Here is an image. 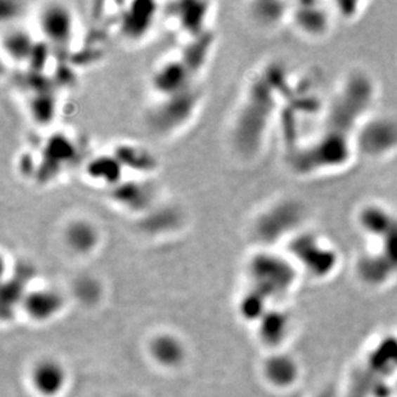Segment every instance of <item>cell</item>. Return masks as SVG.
Wrapping results in <instances>:
<instances>
[{"mask_svg": "<svg viewBox=\"0 0 397 397\" xmlns=\"http://www.w3.org/2000/svg\"><path fill=\"white\" fill-rule=\"evenodd\" d=\"M373 84L367 76L355 75L346 82L333 102L322 136L297 155L296 167L315 173L344 165L351 156V135L358 133L360 117L373 98Z\"/></svg>", "mask_w": 397, "mask_h": 397, "instance_id": "cell-1", "label": "cell"}, {"mask_svg": "<svg viewBox=\"0 0 397 397\" xmlns=\"http://www.w3.org/2000/svg\"><path fill=\"white\" fill-rule=\"evenodd\" d=\"M358 225L375 243L373 251L361 260V269L383 275L397 270V214L381 204H367L360 210Z\"/></svg>", "mask_w": 397, "mask_h": 397, "instance_id": "cell-2", "label": "cell"}, {"mask_svg": "<svg viewBox=\"0 0 397 397\" xmlns=\"http://www.w3.org/2000/svg\"><path fill=\"white\" fill-rule=\"evenodd\" d=\"M247 269L251 280L249 288L263 299L268 296L266 300L273 294L285 292L292 283L293 270L282 256L259 252L252 256Z\"/></svg>", "mask_w": 397, "mask_h": 397, "instance_id": "cell-3", "label": "cell"}, {"mask_svg": "<svg viewBox=\"0 0 397 397\" xmlns=\"http://www.w3.org/2000/svg\"><path fill=\"white\" fill-rule=\"evenodd\" d=\"M353 145L367 157L389 156L397 150V121L377 117L360 125Z\"/></svg>", "mask_w": 397, "mask_h": 397, "instance_id": "cell-4", "label": "cell"}, {"mask_svg": "<svg viewBox=\"0 0 397 397\" xmlns=\"http://www.w3.org/2000/svg\"><path fill=\"white\" fill-rule=\"evenodd\" d=\"M27 383L35 396L60 397L67 390L70 373L62 360L44 356L32 363Z\"/></svg>", "mask_w": 397, "mask_h": 397, "instance_id": "cell-5", "label": "cell"}, {"mask_svg": "<svg viewBox=\"0 0 397 397\" xmlns=\"http://www.w3.org/2000/svg\"><path fill=\"white\" fill-rule=\"evenodd\" d=\"M65 306L66 299L57 288L31 285L23 297L20 310L30 322L45 324L60 316Z\"/></svg>", "mask_w": 397, "mask_h": 397, "instance_id": "cell-6", "label": "cell"}, {"mask_svg": "<svg viewBox=\"0 0 397 397\" xmlns=\"http://www.w3.org/2000/svg\"><path fill=\"white\" fill-rule=\"evenodd\" d=\"M147 353L153 364L164 370H178L188 359L186 341L173 332H158L150 338Z\"/></svg>", "mask_w": 397, "mask_h": 397, "instance_id": "cell-7", "label": "cell"}, {"mask_svg": "<svg viewBox=\"0 0 397 397\" xmlns=\"http://www.w3.org/2000/svg\"><path fill=\"white\" fill-rule=\"evenodd\" d=\"M292 252L314 271L328 269L334 260V252L313 233H302L292 242Z\"/></svg>", "mask_w": 397, "mask_h": 397, "instance_id": "cell-8", "label": "cell"}, {"mask_svg": "<svg viewBox=\"0 0 397 397\" xmlns=\"http://www.w3.org/2000/svg\"><path fill=\"white\" fill-rule=\"evenodd\" d=\"M63 238L67 247L76 255H89L98 246L99 233L96 225L86 220H72L70 221L65 230Z\"/></svg>", "mask_w": 397, "mask_h": 397, "instance_id": "cell-9", "label": "cell"}, {"mask_svg": "<svg viewBox=\"0 0 397 397\" xmlns=\"http://www.w3.org/2000/svg\"><path fill=\"white\" fill-rule=\"evenodd\" d=\"M294 22L302 32L320 37L330 27V15L318 3H300L294 11Z\"/></svg>", "mask_w": 397, "mask_h": 397, "instance_id": "cell-10", "label": "cell"}, {"mask_svg": "<svg viewBox=\"0 0 397 397\" xmlns=\"http://www.w3.org/2000/svg\"><path fill=\"white\" fill-rule=\"evenodd\" d=\"M263 375L275 386H285L292 381L294 370L292 363L282 356H274L265 361Z\"/></svg>", "mask_w": 397, "mask_h": 397, "instance_id": "cell-11", "label": "cell"}, {"mask_svg": "<svg viewBox=\"0 0 397 397\" xmlns=\"http://www.w3.org/2000/svg\"><path fill=\"white\" fill-rule=\"evenodd\" d=\"M131 397H134V396H131Z\"/></svg>", "mask_w": 397, "mask_h": 397, "instance_id": "cell-12", "label": "cell"}]
</instances>
